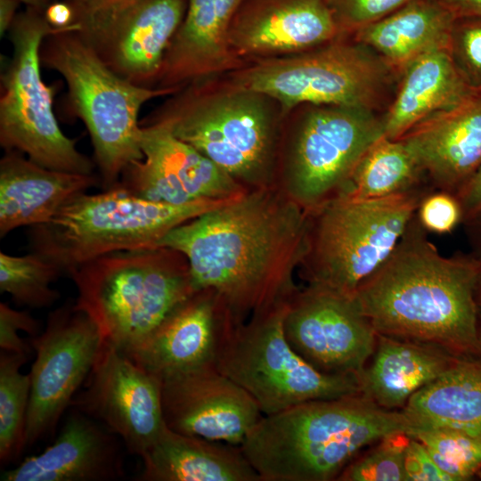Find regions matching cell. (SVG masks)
I'll return each instance as SVG.
<instances>
[{
    "mask_svg": "<svg viewBox=\"0 0 481 481\" xmlns=\"http://www.w3.org/2000/svg\"><path fill=\"white\" fill-rule=\"evenodd\" d=\"M56 29L43 12L25 7L7 34L12 53L1 75L0 145L47 168L93 175L94 163L61 129L53 110L55 86L42 77L40 48Z\"/></svg>",
    "mask_w": 481,
    "mask_h": 481,
    "instance_id": "cell-10",
    "label": "cell"
},
{
    "mask_svg": "<svg viewBox=\"0 0 481 481\" xmlns=\"http://www.w3.org/2000/svg\"><path fill=\"white\" fill-rule=\"evenodd\" d=\"M287 303L235 325L216 368L254 398L263 415L359 394L358 375L322 372L292 348L283 328Z\"/></svg>",
    "mask_w": 481,
    "mask_h": 481,
    "instance_id": "cell-12",
    "label": "cell"
},
{
    "mask_svg": "<svg viewBox=\"0 0 481 481\" xmlns=\"http://www.w3.org/2000/svg\"><path fill=\"white\" fill-rule=\"evenodd\" d=\"M61 273L57 265L37 252L12 256L0 251V290L17 304L45 307L55 303L60 293L51 284Z\"/></svg>",
    "mask_w": 481,
    "mask_h": 481,
    "instance_id": "cell-32",
    "label": "cell"
},
{
    "mask_svg": "<svg viewBox=\"0 0 481 481\" xmlns=\"http://www.w3.org/2000/svg\"><path fill=\"white\" fill-rule=\"evenodd\" d=\"M402 410L419 425L456 429L481 441V360L458 357Z\"/></svg>",
    "mask_w": 481,
    "mask_h": 481,
    "instance_id": "cell-29",
    "label": "cell"
},
{
    "mask_svg": "<svg viewBox=\"0 0 481 481\" xmlns=\"http://www.w3.org/2000/svg\"><path fill=\"white\" fill-rule=\"evenodd\" d=\"M28 355L1 350L0 354V461L6 465L26 446V422L30 378L20 371Z\"/></svg>",
    "mask_w": 481,
    "mask_h": 481,
    "instance_id": "cell-31",
    "label": "cell"
},
{
    "mask_svg": "<svg viewBox=\"0 0 481 481\" xmlns=\"http://www.w3.org/2000/svg\"><path fill=\"white\" fill-rule=\"evenodd\" d=\"M98 182L94 174L47 168L17 151H4L0 159V237L50 221Z\"/></svg>",
    "mask_w": 481,
    "mask_h": 481,
    "instance_id": "cell-24",
    "label": "cell"
},
{
    "mask_svg": "<svg viewBox=\"0 0 481 481\" xmlns=\"http://www.w3.org/2000/svg\"><path fill=\"white\" fill-rule=\"evenodd\" d=\"M118 436L74 408L53 444L4 471L2 481H110L124 477Z\"/></svg>",
    "mask_w": 481,
    "mask_h": 481,
    "instance_id": "cell-22",
    "label": "cell"
},
{
    "mask_svg": "<svg viewBox=\"0 0 481 481\" xmlns=\"http://www.w3.org/2000/svg\"><path fill=\"white\" fill-rule=\"evenodd\" d=\"M475 300H476V303L479 311L481 312V272L478 275V278L475 286Z\"/></svg>",
    "mask_w": 481,
    "mask_h": 481,
    "instance_id": "cell-47",
    "label": "cell"
},
{
    "mask_svg": "<svg viewBox=\"0 0 481 481\" xmlns=\"http://www.w3.org/2000/svg\"><path fill=\"white\" fill-rule=\"evenodd\" d=\"M455 19L481 17V0H438Z\"/></svg>",
    "mask_w": 481,
    "mask_h": 481,
    "instance_id": "cell-43",
    "label": "cell"
},
{
    "mask_svg": "<svg viewBox=\"0 0 481 481\" xmlns=\"http://www.w3.org/2000/svg\"><path fill=\"white\" fill-rule=\"evenodd\" d=\"M454 20L438 0H412L351 37L372 49L400 74L418 57L448 49Z\"/></svg>",
    "mask_w": 481,
    "mask_h": 481,
    "instance_id": "cell-28",
    "label": "cell"
},
{
    "mask_svg": "<svg viewBox=\"0 0 481 481\" xmlns=\"http://www.w3.org/2000/svg\"><path fill=\"white\" fill-rule=\"evenodd\" d=\"M143 159L132 163L117 183L152 201L183 205L227 199L247 191L164 124L141 126Z\"/></svg>",
    "mask_w": 481,
    "mask_h": 481,
    "instance_id": "cell-17",
    "label": "cell"
},
{
    "mask_svg": "<svg viewBox=\"0 0 481 481\" xmlns=\"http://www.w3.org/2000/svg\"><path fill=\"white\" fill-rule=\"evenodd\" d=\"M384 136L375 111L303 104L284 120L277 185L306 209L334 197L364 152Z\"/></svg>",
    "mask_w": 481,
    "mask_h": 481,
    "instance_id": "cell-11",
    "label": "cell"
},
{
    "mask_svg": "<svg viewBox=\"0 0 481 481\" xmlns=\"http://www.w3.org/2000/svg\"><path fill=\"white\" fill-rule=\"evenodd\" d=\"M340 37H351L412 0H323Z\"/></svg>",
    "mask_w": 481,
    "mask_h": 481,
    "instance_id": "cell-37",
    "label": "cell"
},
{
    "mask_svg": "<svg viewBox=\"0 0 481 481\" xmlns=\"http://www.w3.org/2000/svg\"><path fill=\"white\" fill-rule=\"evenodd\" d=\"M74 13L76 32L97 50L115 25L140 0H62Z\"/></svg>",
    "mask_w": 481,
    "mask_h": 481,
    "instance_id": "cell-35",
    "label": "cell"
},
{
    "mask_svg": "<svg viewBox=\"0 0 481 481\" xmlns=\"http://www.w3.org/2000/svg\"><path fill=\"white\" fill-rule=\"evenodd\" d=\"M22 4L20 0H0V36L3 37L11 28Z\"/></svg>",
    "mask_w": 481,
    "mask_h": 481,
    "instance_id": "cell-45",
    "label": "cell"
},
{
    "mask_svg": "<svg viewBox=\"0 0 481 481\" xmlns=\"http://www.w3.org/2000/svg\"><path fill=\"white\" fill-rule=\"evenodd\" d=\"M71 406L100 422L140 457L166 426L159 379L106 345Z\"/></svg>",
    "mask_w": 481,
    "mask_h": 481,
    "instance_id": "cell-15",
    "label": "cell"
},
{
    "mask_svg": "<svg viewBox=\"0 0 481 481\" xmlns=\"http://www.w3.org/2000/svg\"><path fill=\"white\" fill-rule=\"evenodd\" d=\"M188 0H140L95 50L127 81L155 88L167 48L186 12Z\"/></svg>",
    "mask_w": 481,
    "mask_h": 481,
    "instance_id": "cell-23",
    "label": "cell"
},
{
    "mask_svg": "<svg viewBox=\"0 0 481 481\" xmlns=\"http://www.w3.org/2000/svg\"><path fill=\"white\" fill-rule=\"evenodd\" d=\"M448 50L467 84L481 89V17L455 19Z\"/></svg>",
    "mask_w": 481,
    "mask_h": 481,
    "instance_id": "cell-36",
    "label": "cell"
},
{
    "mask_svg": "<svg viewBox=\"0 0 481 481\" xmlns=\"http://www.w3.org/2000/svg\"><path fill=\"white\" fill-rule=\"evenodd\" d=\"M434 190L372 200L334 196L307 209L303 278L309 285L352 296L389 257L421 200Z\"/></svg>",
    "mask_w": 481,
    "mask_h": 481,
    "instance_id": "cell-8",
    "label": "cell"
},
{
    "mask_svg": "<svg viewBox=\"0 0 481 481\" xmlns=\"http://www.w3.org/2000/svg\"><path fill=\"white\" fill-rule=\"evenodd\" d=\"M472 254L481 263V212L462 223Z\"/></svg>",
    "mask_w": 481,
    "mask_h": 481,
    "instance_id": "cell-44",
    "label": "cell"
},
{
    "mask_svg": "<svg viewBox=\"0 0 481 481\" xmlns=\"http://www.w3.org/2000/svg\"><path fill=\"white\" fill-rule=\"evenodd\" d=\"M234 326L214 291L198 290L145 340L125 354L158 378L216 365Z\"/></svg>",
    "mask_w": 481,
    "mask_h": 481,
    "instance_id": "cell-19",
    "label": "cell"
},
{
    "mask_svg": "<svg viewBox=\"0 0 481 481\" xmlns=\"http://www.w3.org/2000/svg\"><path fill=\"white\" fill-rule=\"evenodd\" d=\"M416 215L428 232L449 233L461 224V210L457 198L450 192L438 190L423 197Z\"/></svg>",
    "mask_w": 481,
    "mask_h": 481,
    "instance_id": "cell-38",
    "label": "cell"
},
{
    "mask_svg": "<svg viewBox=\"0 0 481 481\" xmlns=\"http://www.w3.org/2000/svg\"><path fill=\"white\" fill-rule=\"evenodd\" d=\"M226 75L274 99L286 118L303 104L376 112L400 74L367 45L338 37L305 52L249 61Z\"/></svg>",
    "mask_w": 481,
    "mask_h": 481,
    "instance_id": "cell-9",
    "label": "cell"
},
{
    "mask_svg": "<svg viewBox=\"0 0 481 481\" xmlns=\"http://www.w3.org/2000/svg\"><path fill=\"white\" fill-rule=\"evenodd\" d=\"M243 0H188L183 20L166 53L155 88L177 92L220 77L247 62L229 42L234 14Z\"/></svg>",
    "mask_w": 481,
    "mask_h": 481,
    "instance_id": "cell-20",
    "label": "cell"
},
{
    "mask_svg": "<svg viewBox=\"0 0 481 481\" xmlns=\"http://www.w3.org/2000/svg\"><path fill=\"white\" fill-rule=\"evenodd\" d=\"M283 328L292 348L326 373L359 375L377 343L353 295L309 284L288 301Z\"/></svg>",
    "mask_w": 481,
    "mask_h": 481,
    "instance_id": "cell-14",
    "label": "cell"
},
{
    "mask_svg": "<svg viewBox=\"0 0 481 481\" xmlns=\"http://www.w3.org/2000/svg\"><path fill=\"white\" fill-rule=\"evenodd\" d=\"M428 232L415 213L389 257L353 297L377 334L481 360L475 300L481 263L470 253L442 256Z\"/></svg>",
    "mask_w": 481,
    "mask_h": 481,
    "instance_id": "cell-2",
    "label": "cell"
},
{
    "mask_svg": "<svg viewBox=\"0 0 481 481\" xmlns=\"http://www.w3.org/2000/svg\"><path fill=\"white\" fill-rule=\"evenodd\" d=\"M476 90L457 70L448 49L428 52L400 73L382 116L384 136L396 140L428 118L463 102Z\"/></svg>",
    "mask_w": 481,
    "mask_h": 481,
    "instance_id": "cell-25",
    "label": "cell"
},
{
    "mask_svg": "<svg viewBox=\"0 0 481 481\" xmlns=\"http://www.w3.org/2000/svg\"><path fill=\"white\" fill-rule=\"evenodd\" d=\"M455 197L461 210V224L481 212V167Z\"/></svg>",
    "mask_w": 481,
    "mask_h": 481,
    "instance_id": "cell-41",
    "label": "cell"
},
{
    "mask_svg": "<svg viewBox=\"0 0 481 481\" xmlns=\"http://www.w3.org/2000/svg\"><path fill=\"white\" fill-rule=\"evenodd\" d=\"M399 139L431 185L455 196L481 167V89Z\"/></svg>",
    "mask_w": 481,
    "mask_h": 481,
    "instance_id": "cell-21",
    "label": "cell"
},
{
    "mask_svg": "<svg viewBox=\"0 0 481 481\" xmlns=\"http://www.w3.org/2000/svg\"><path fill=\"white\" fill-rule=\"evenodd\" d=\"M68 275L77 289L75 307L94 322L103 345L124 353L196 292L185 257L163 247L103 255Z\"/></svg>",
    "mask_w": 481,
    "mask_h": 481,
    "instance_id": "cell-5",
    "label": "cell"
},
{
    "mask_svg": "<svg viewBox=\"0 0 481 481\" xmlns=\"http://www.w3.org/2000/svg\"><path fill=\"white\" fill-rule=\"evenodd\" d=\"M235 197L173 205L141 198L116 183L71 200L50 221L30 227L29 241L32 251L68 274L103 255L155 248L171 229Z\"/></svg>",
    "mask_w": 481,
    "mask_h": 481,
    "instance_id": "cell-7",
    "label": "cell"
},
{
    "mask_svg": "<svg viewBox=\"0 0 481 481\" xmlns=\"http://www.w3.org/2000/svg\"><path fill=\"white\" fill-rule=\"evenodd\" d=\"M159 379L165 424L177 433L240 446L264 416L254 398L216 365Z\"/></svg>",
    "mask_w": 481,
    "mask_h": 481,
    "instance_id": "cell-16",
    "label": "cell"
},
{
    "mask_svg": "<svg viewBox=\"0 0 481 481\" xmlns=\"http://www.w3.org/2000/svg\"><path fill=\"white\" fill-rule=\"evenodd\" d=\"M371 357L358 375L360 394L387 410L403 409L458 358L431 344L380 334Z\"/></svg>",
    "mask_w": 481,
    "mask_h": 481,
    "instance_id": "cell-27",
    "label": "cell"
},
{
    "mask_svg": "<svg viewBox=\"0 0 481 481\" xmlns=\"http://www.w3.org/2000/svg\"><path fill=\"white\" fill-rule=\"evenodd\" d=\"M25 7L33 8L45 12L52 0H20Z\"/></svg>",
    "mask_w": 481,
    "mask_h": 481,
    "instance_id": "cell-46",
    "label": "cell"
},
{
    "mask_svg": "<svg viewBox=\"0 0 481 481\" xmlns=\"http://www.w3.org/2000/svg\"><path fill=\"white\" fill-rule=\"evenodd\" d=\"M307 215L277 184L247 190L171 229L155 247L181 253L194 289L214 291L239 325L285 305L298 290Z\"/></svg>",
    "mask_w": 481,
    "mask_h": 481,
    "instance_id": "cell-1",
    "label": "cell"
},
{
    "mask_svg": "<svg viewBox=\"0 0 481 481\" xmlns=\"http://www.w3.org/2000/svg\"><path fill=\"white\" fill-rule=\"evenodd\" d=\"M37 322L27 312L18 311L7 304L0 303V348L3 351L28 355L29 346L20 337L24 331L35 337L38 335Z\"/></svg>",
    "mask_w": 481,
    "mask_h": 481,
    "instance_id": "cell-39",
    "label": "cell"
},
{
    "mask_svg": "<svg viewBox=\"0 0 481 481\" xmlns=\"http://www.w3.org/2000/svg\"><path fill=\"white\" fill-rule=\"evenodd\" d=\"M40 60L42 67L65 80L69 106L90 135L102 186L112 187L127 167L143 159L141 109L175 92L139 86L121 77L72 29L45 37Z\"/></svg>",
    "mask_w": 481,
    "mask_h": 481,
    "instance_id": "cell-6",
    "label": "cell"
},
{
    "mask_svg": "<svg viewBox=\"0 0 481 481\" xmlns=\"http://www.w3.org/2000/svg\"><path fill=\"white\" fill-rule=\"evenodd\" d=\"M416 425L359 393L264 415L240 446L261 481L337 480L363 447Z\"/></svg>",
    "mask_w": 481,
    "mask_h": 481,
    "instance_id": "cell-3",
    "label": "cell"
},
{
    "mask_svg": "<svg viewBox=\"0 0 481 481\" xmlns=\"http://www.w3.org/2000/svg\"><path fill=\"white\" fill-rule=\"evenodd\" d=\"M410 436L424 444L452 481L469 480L481 473V441L475 437L449 428L419 424Z\"/></svg>",
    "mask_w": 481,
    "mask_h": 481,
    "instance_id": "cell-33",
    "label": "cell"
},
{
    "mask_svg": "<svg viewBox=\"0 0 481 481\" xmlns=\"http://www.w3.org/2000/svg\"><path fill=\"white\" fill-rule=\"evenodd\" d=\"M285 116L269 95L227 75L189 84L140 119L164 124L246 190L277 184Z\"/></svg>",
    "mask_w": 481,
    "mask_h": 481,
    "instance_id": "cell-4",
    "label": "cell"
},
{
    "mask_svg": "<svg viewBox=\"0 0 481 481\" xmlns=\"http://www.w3.org/2000/svg\"><path fill=\"white\" fill-rule=\"evenodd\" d=\"M142 481H261L240 446L163 428L141 456Z\"/></svg>",
    "mask_w": 481,
    "mask_h": 481,
    "instance_id": "cell-26",
    "label": "cell"
},
{
    "mask_svg": "<svg viewBox=\"0 0 481 481\" xmlns=\"http://www.w3.org/2000/svg\"><path fill=\"white\" fill-rule=\"evenodd\" d=\"M410 439L404 432L384 436L374 448L350 461L337 480L406 481L404 458Z\"/></svg>",
    "mask_w": 481,
    "mask_h": 481,
    "instance_id": "cell-34",
    "label": "cell"
},
{
    "mask_svg": "<svg viewBox=\"0 0 481 481\" xmlns=\"http://www.w3.org/2000/svg\"><path fill=\"white\" fill-rule=\"evenodd\" d=\"M45 17L47 22L56 29H76L72 26L74 13L66 2L62 0H52L46 7Z\"/></svg>",
    "mask_w": 481,
    "mask_h": 481,
    "instance_id": "cell-42",
    "label": "cell"
},
{
    "mask_svg": "<svg viewBox=\"0 0 481 481\" xmlns=\"http://www.w3.org/2000/svg\"><path fill=\"white\" fill-rule=\"evenodd\" d=\"M430 187L404 143L382 136L364 152L335 196L372 200Z\"/></svg>",
    "mask_w": 481,
    "mask_h": 481,
    "instance_id": "cell-30",
    "label": "cell"
},
{
    "mask_svg": "<svg viewBox=\"0 0 481 481\" xmlns=\"http://www.w3.org/2000/svg\"><path fill=\"white\" fill-rule=\"evenodd\" d=\"M340 37L323 0H243L229 31L247 63L305 52Z\"/></svg>",
    "mask_w": 481,
    "mask_h": 481,
    "instance_id": "cell-18",
    "label": "cell"
},
{
    "mask_svg": "<svg viewBox=\"0 0 481 481\" xmlns=\"http://www.w3.org/2000/svg\"><path fill=\"white\" fill-rule=\"evenodd\" d=\"M404 470L406 481H452L435 463L424 444L412 436L405 452Z\"/></svg>",
    "mask_w": 481,
    "mask_h": 481,
    "instance_id": "cell-40",
    "label": "cell"
},
{
    "mask_svg": "<svg viewBox=\"0 0 481 481\" xmlns=\"http://www.w3.org/2000/svg\"><path fill=\"white\" fill-rule=\"evenodd\" d=\"M26 446L53 434L89 377L103 346L94 322L74 303L49 314L45 330L32 338Z\"/></svg>",
    "mask_w": 481,
    "mask_h": 481,
    "instance_id": "cell-13",
    "label": "cell"
}]
</instances>
